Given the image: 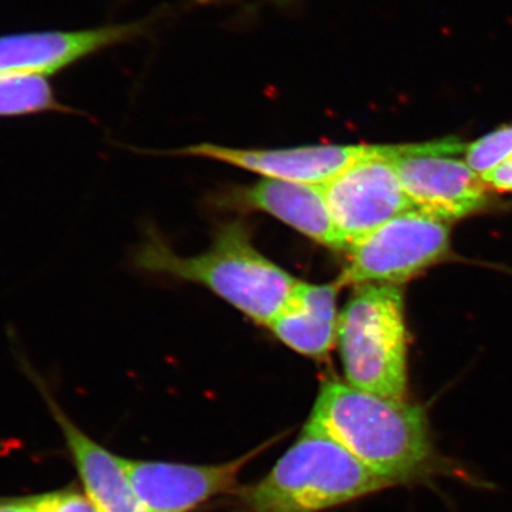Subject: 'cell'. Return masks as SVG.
Masks as SVG:
<instances>
[{
  "mask_svg": "<svg viewBox=\"0 0 512 512\" xmlns=\"http://www.w3.org/2000/svg\"><path fill=\"white\" fill-rule=\"evenodd\" d=\"M306 424L393 485L433 476L441 468L426 412L404 399L329 380L320 386Z\"/></svg>",
  "mask_w": 512,
  "mask_h": 512,
  "instance_id": "1",
  "label": "cell"
},
{
  "mask_svg": "<svg viewBox=\"0 0 512 512\" xmlns=\"http://www.w3.org/2000/svg\"><path fill=\"white\" fill-rule=\"evenodd\" d=\"M136 264L150 274L205 286L259 325L269 326L291 298L298 279L255 247L248 225L229 222L207 251L181 256L160 237H150Z\"/></svg>",
  "mask_w": 512,
  "mask_h": 512,
  "instance_id": "2",
  "label": "cell"
},
{
  "mask_svg": "<svg viewBox=\"0 0 512 512\" xmlns=\"http://www.w3.org/2000/svg\"><path fill=\"white\" fill-rule=\"evenodd\" d=\"M392 487L335 440L305 424L272 470L234 495L237 512H323Z\"/></svg>",
  "mask_w": 512,
  "mask_h": 512,
  "instance_id": "3",
  "label": "cell"
},
{
  "mask_svg": "<svg viewBox=\"0 0 512 512\" xmlns=\"http://www.w3.org/2000/svg\"><path fill=\"white\" fill-rule=\"evenodd\" d=\"M336 342L350 386L389 399L406 397L407 332L397 286H357L339 315Z\"/></svg>",
  "mask_w": 512,
  "mask_h": 512,
  "instance_id": "4",
  "label": "cell"
},
{
  "mask_svg": "<svg viewBox=\"0 0 512 512\" xmlns=\"http://www.w3.org/2000/svg\"><path fill=\"white\" fill-rule=\"evenodd\" d=\"M400 183L414 208L440 220H458L487 204V184L466 161L456 137L403 146H386Z\"/></svg>",
  "mask_w": 512,
  "mask_h": 512,
  "instance_id": "5",
  "label": "cell"
},
{
  "mask_svg": "<svg viewBox=\"0 0 512 512\" xmlns=\"http://www.w3.org/2000/svg\"><path fill=\"white\" fill-rule=\"evenodd\" d=\"M450 245L446 221L413 210L356 242L339 285L399 284L439 261Z\"/></svg>",
  "mask_w": 512,
  "mask_h": 512,
  "instance_id": "6",
  "label": "cell"
},
{
  "mask_svg": "<svg viewBox=\"0 0 512 512\" xmlns=\"http://www.w3.org/2000/svg\"><path fill=\"white\" fill-rule=\"evenodd\" d=\"M330 217L349 249L383 224L413 210L386 146H372L345 171L322 185Z\"/></svg>",
  "mask_w": 512,
  "mask_h": 512,
  "instance_id": "7",
  "label": "cell"
},
{
  "mask_svg": "<svg viewBox=\"0 0 512 512\" xmlns=\"http://www.w3.org/2000/svg\"><path fill=\"white\" fill-rule=\"evenodd\" d=\"M268 446L212 466L124 457L123 466L147 512H194L212 498L237 493L239 474Z\"/></svg>",
  "mask_w": 512,
  "mask_h": 512,
  "instance_id": "8",
  "label": "cell"
},
{
  "mask_svg": "<svg viewBox=\"0 0 512 512\" xmlns=\"http://www.w3.org/2000/svg\"><path fill=\"white\" fill-rule=\"evenodd\" d=\"M151 20L82 30H40L0 36V80L62 72L100 50L147 33Z\"/></svg>",
  "mask_w": 512,
  "mask_h": 512,
  "instance_id": "9",
  "label": "cell"
},
{
  "mask_svg": "<svg viewBox=\"0 0 512 512\" xmlns=\"http://www.w3.org/2000/svg\"><path fill=\"white\" fill-rule=\"evenodd\" d=\"M370 151L372 146H305L281 150H244L202 143L180 148L173 151V154L220 161L271 180L322 187L360 158L366 157Z\"/></svg>",
  "mask_w": 512,
  "mask_h": 512,
  "instance_id": "10",
  "label": "cell"
},
{
  "mask_svg": "<svg viewBox=\"0 0 512 512\" xmlns=\"http://www.w3.org/2000/svg\"><path fill=\"white\" fill-rule=\"evenodd\" d=\"M232 204L265 212L323 247L349 251L348 242L333 224L320 185L262 178L252 187L234 192Z\"/></svg>",
  "mask_w": 512,
  "mask_h": 512,
  "instance_id": "11",
  "label": "cell"
},
{
  "mask_svg": "<svg viewBox=\"0 0 512 512\" xmlns=\"http://www.w3.org/2000/svg\"><path fill=\"white\" fill-rule=\"evenodd\" d=\"M53 416L59 424L74 466L82 480L84 494L96 512H147L123 466V457L110 453L90 439L45 394Z\"/></svg>",
  "mask_w": 512,
  "mask_h": 512,
  "instance_id": "12",
  "label": "cell"
},
{
  "mask_svg": "<svg viewBox=\"0 0 512 512\" xmlns=\"http://www.w3.org/2000/svg\"><path fill=\"white\" fill-rule=\"evenodd\" d=\"M339 288V282L313 285L299 281L268 328L293 352L323 359L338 338Z\"/></svg>",
  "mask_w": 512,
  "mask_h": 512,
  "instance_id": "13",
  "label": "cell"
},
{
  "mask_svg": "<svg viewBox=\"0 0 512 512\" xmlns=\"http://www.w3.org/2000/svg\"><path fill=\"white\" fill-rule=\"evenodd\" d=\"M47 111H67V107L56 99L47 77L0 80V119L33 116Z\"/></svg>",
  "mask_w": 512,
  "mask_h": 512,
  "instance_id": "14",
  "label": "cell"
},
{
  "mask_svg": "<svg viewBox=\"0 0 512 512\" xmlns=\"http://www.w3.org/2000/svg\"><path fill=\"white\" fill-rule=\"evenodd\" d=\"M510 157H512V126L498 128L493 133L478 138L474 143L468 144L466 150V163L481 177Z\"/></svg>",
  "mask_w": 512,
  "mask_h": 512,
  "instance_id": "15",
  "label": "cell"
},
{
  "mask_svg": "<svg viewBox=\"0 0 512 512\" xmlns=\"http://www.w3.org/2000/svg\"><path fill=\"white\" fill-rule=\"evenodd\" d=\"M23 498L29 512H96L86 494L72 488Z\"/></svg>",
  "mask_w": 512,
  "mask_h": 512,
  "instance_id": "16",
  "label": "cell"
},
{
  "mask_svg": "<svg viewBox=\"0 0 512 512\" xmlns=\"http://www.w3.org/2000/svg\"><path fill=\"white\" fill-rule=\"evenodd\" d=\"M488 187L498 191H512V157L495 167L490 173L483 175Z\"/></svg>",
  "mask_w": 512,
  "mask_h": 512,
  "instance_id": "17",
  "label": "cell"
},
{
  "mask_svg": "<svg viewBox=\"0 0 512 512\" xmlns=\"http://www.w3.org/2000/svg\"><path fill=\"white\" fill-rule=\"evenodd\" d=\"M0 512H29L26 507L25 498H2L0 497Z\"/></svg>",
  "mask_w": 512,
  "mask_h": 512,
  "instance_id": "18",
  "label": "cell"
},
{
  "mask_svg": "<svg viewBox=\"0 0 512 512\" xmlns=\"http://www.w3.org/2000/svg\"><path fill=\"white\" fill-rule=\"evenodd\" d=\"M276 2L286 3L289 2V0H276Z\"/></svg>",
  "mask_w": 512,
  "mask_h": 512,
  "instance_id": "19",
  "label": "cell"
}]
</instances>
